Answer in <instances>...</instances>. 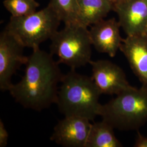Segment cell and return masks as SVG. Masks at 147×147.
Listing matches in <instances>:
<instances>
[{
  "mask_svg": "<svg viewBox=\"0 0 147 147\" xmlns=\"http://www.w3.org/2000/svg\"><path fill=\"white\" fill-rule=\"evenodd\" d=\"M59 64L51 53L39 47L33 49L25 64L24 76L19 82L12 84L8 90L11 96L24 107L37 111L56 103L58 84L64 75Z\"/></svg>",
  "mask_w": 147,
  "mask_h": 147,
  "instance_id": "obj_1",
  "label": "cell"
},
{
  "mask_svg": "<svg viewBox=\"0 0 147 147\" xmlns=\"http://www.w3.org/2000/svg\"><path fill=\"white\" fill-rule=\"evenodd\" d=\"M56 104L64 116H79L93 121L100 115V90L92 78L71 69L64 75Z\"/></svg>",
  "mask_w": 147,
  "mask_h": 147,
  "instance_id": "obj_2",
  "label": "cell"
},
{
  "mask_svg": "<svg viewBox=\"0 0 147 147\" xmlns=\"http://www.w3.org/2000/svg\"><path fill=\"white\" fill-rule=\"evenodd\" d=\"M114 129L137 130L147 122V88H128L102 105L100 115Z\"/></svg>",
  "mask_w": 147,
  "mask_h": 147,
  "instance_id": "obj_3",
  "label": "cell"
},
{
  "mask_svg": "<svg viewBox=\"0 0 147 147\" xmlns=\"http://www.w3.org/2000/svg\"><path fill=\"white\" fill-rule=\"evenodd\" d=\"M50 53L56 55L58 62L71 69L79 68L90 63L92 42L87 27L79 23L65 24L51 38Z\"/></svg>",
  "mask_w": 147,
  "mask_h": 147,
  "instance_id": "obj_4",
  "label": "cell"
},
{
  "mask_svg": "<svg viewBox=\"0 0 147 147\" xmlns=\"http://www.w3.org/2000/svg\"><path fill=\"white\" fill-rule=\"evenodd\" d=\"M53 7L48 5L40 11L22 16H11L5 30L9 32L25 47L32 49L51 39L58 31L61 22Z\"/></svg>",
  "mask_w": 147,
  "mask_h": 147,
  "instance_id": "obj_5",
  "label": "cell"
},
{
  "mask_svg": "<svg viewBox=\"0 0 147 147\" xmlns=\"http://www.w3.org/2000/svg\"><path fill=\"white\" fill-rule=\"evenodd\" d=\"M25 47L15 36L5 30L0 34V89L9 90L11 79L27 57L24 55Z\"/></svg>",
  "mask_w": 147,
  "mask_h": 147,
  "instance_id": "obj_6",
  "label": "cell"
},
{
  "mask_svg": "<svg viewBox=\"0 0 147 147\" xmlns=\"http://www.w3.org/2000/svg\"><path fill=\"white\" fill-rule=\"evenodd\" d=\"M90 121L79 116H64L55 126L50 140L65 147H86Z\"/></svg>",
  "mask_w": 147,
  "mask_h": 147,
  "instance_id": "obj_7",
  "label": "cell"
},
{
  "mask_svg": "<svg viewBox=\"0 0 147 147\" xmlns=\"http://www.w3.org/2000/svg\"><path fill=\"white\" fill-rule=\"evenodd\" d=\"M92 78L102 94L117 95L131 87L120 67L108 60L91 61Z\"/></svg>",
  "mask_w": 147,
  "mask_h": 147,
  "instance_id": "obj_8",
  "label": "cell"
},
{
  "mask_svg": "<svg viewBox=\"0 0 147 147\" xmlns=\"http://www.w3.org/2000/svg\"><path fill=\"white\" fill-rule=\"evenodd\" d=\"M121 27L127 36L144 34L147 27V0H121L114 3Z\"/></svg>",
  "mask_w": 147,
  "mask_h": 147,
  "instance_id": "obj_9",
  "label": "cell"
},
{
  "mask_svg": "<svg viewBox=\"0 0 147 147\" xmlns=\"http://www.w3.org/2000/svg\"><path fill=\"white\" fill-rule=\"evenodd\" d=\"M120 27L119 22L115 18L104 19L92 25L89 33L92 45L98 52L115 57L123 41Z\"/></svg>",
  "mask_w": 147,
  "mask_h": 147,
  "instance_id": "obj_10",
  "label": "cell"
},
{
  "mask_svg": "<svg viewBox=\"0 0 147 147\" xmlns=\"http://www.w3.org/2000/svg\"><path fill=\"white\" fill-rule=\"evenodd\" d=\"M133 73L147 88V36L144 34L123 39L120 49Z\"/></svg>",
  "mask_w": 147,
  "mask_h": 147,
  "instance_id": "obj_11",
  "label": "cell"
},
{
  "mask_svg": "<svg viewBox=\"0 0 147 147\" xmlns=\"http://www.w3.org/2000/svg\"><path fill=\"white\" fill-rule=\"evenodd\" d=\"M78 3L77 22L87 27L104 20L113 11L111 0H78Z\"/></svg>",
  "mask_w": 147,
  "mask_h": 147,
  "instance_id": "obj_12",
  "label": "cell"
},
{
  "mask_svg": "<svg viewBox=\"0 0 147 147\" xmlns=\"http://www.w3.org/2000/svg\"><path fill=\"white\" fill-rule=\"evenodd\" d=\"M114 129L104 120L92 124L86 147H123L116 137Z\"/></svg>",
  "mask_w": 147,
  "mask_h": 147,
  "instance_id": "obj_13",
  "label": "cell"
},
{
  "mask_svg": "<svg viewBox=\"0 0 147 147\" xmlns=\"http://www.w3.org/2000/svg\"><path fill=\"white\" fill-rule=\"evenodd\" d=\"M64 24L77 22L78 0H50L49 3Z\"/></svg>",
  "mask_w": 147,
  "mask_h": 147,
  "instance_id": "obj_14",
  "label": "cell"
},
{
  "mask_svg": "<svg viewBox=\"0 0 147 147\" xmlns=\"http://www.w3.org/2000/svg\"><path fill=\"white\" fill-rule=\"evenodd\" d=\"M3 3L11 16L15 17L32 14L39 6L36 0H5Z\"/></svg>",
  "mask_w": 147,
  "mask_h": 147,
  "instance_id": "obj_15",
  "label": "cell"
},
{
  "mask_svg": "<svg viewBox=\"0 0 147 147\" xmlns=\"http://www.w3.org/2000/svg\"><path fill=\"white\" fill-rule=\"evenodd\" d=\"M9 134L3 122L0 120V147H5L8 144Z\"/></svg>",
  "mask_w": 147,
  "mask_h": 147,
  "instance_id": "obj_16",
  "label": "cell"
},
{
  "mask_svg": "<svg viewBox=\"0 0 147 147\" xmlns=\"http://www.w3.org/2000/svg\"><path fill=\"white\" fill-rule=\"evenodd\" d=\"M134 147H147V137L142 135L139 132H137V136Z\"/></svg>",
  "mask_w": 147,
  "mask_h": 147,
  "instance_id": "obj_17",
  "label": "cell"
},
{
  "mask_svg": "<svg viewBox=\"0 0 147 147\" xmlns=\"http://www.w3.org/2000/svg\"><path fill=\"white\" fill-rule=\"evenodd\" d=\"M121 1V0H111V1L113 3V4L116 3L117 2H118Z\"/></svg>",
  "mask_w": 147,
  "mask_h": 147,
  "instance_id": "obj_18",
  "label": "cell"
},
{
  "mask_svg": "<svg viewBox=\"0 0 147 147\" xmlns=\"http://www.w3.org/2000/svg\"><path fill=\"white\" fill-rule=\"evenodd\" d=\"M144 34H145L146 36H147V28H146V31H145V33H144Z\"/></svg>",
  "mask_w": 147,
  "mask_h": 147,
  "instance_id": "obj_19",
  "label": "cell"
}]
</instances>
